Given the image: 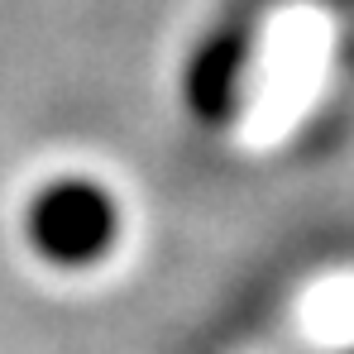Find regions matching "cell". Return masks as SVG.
I'll return each instance as SVG.
<instances>
[{"instance_id": "1", "label": "cell", "mask_w": 354, "mask_h": 354, "mask_svg": "<svg viewBox=\"0 0 354 354\" xmlns=\"http://www.w3.org/2000/svg\"><path fill=\"white\" fill-rule=\"evenodd\" d=\"M19 235L39 263L58 273H86L115 254L124 235V211L101 177L53 173L24 196Z\"/></svg>"}, {"instance_id": "2", "label": "cell", "mask_w": 354, "mask_h": 354, "mask_svg": "<svg viewBox=\"0 0 354 354\" xmlns=\"http://www.w3.org/2000/svg\"><path fill=\"white\" fill-rule=\"evenodd\" d=\"M254 53H259L254 15H225L187 48L177 96H182V111L201 129H230L239 120L244 96H249Z\"/></svg>"}, {"instance_id": "3", "label": "cell", "mask_w": 354, "mask_h": 354, "mask_svg": "<svg viewBox=\"0 0 354 354\" xmlns=\"http://www.w3.org/2000/svg\"><path fill=\"white\" fill-rule=\"evenodd\" d=\"M345 354H354V350H345Z\"/></svg>"}]
</instances>
